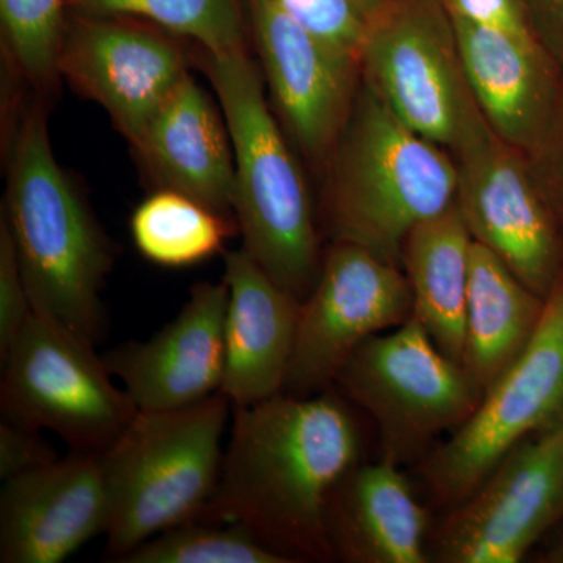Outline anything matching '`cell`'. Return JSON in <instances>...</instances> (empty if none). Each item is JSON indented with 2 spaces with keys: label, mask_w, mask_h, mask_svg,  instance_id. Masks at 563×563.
<instances>
[{
  "label": "cell",
  "mask_w": 563,
  "mask_h": 563,
  "mask_svg": "<svg viewBox=\"0 0 563 563\" xmlns=\"http://www.w3.org/2000/svg\"><path fill=\"white\" fill-rule=\"evenodd\" d=\"M232 413L217 490L196 521L240 526L292 563L335 561L325 510L363 453L346 401L332 388L279 393Z\"/></svg>",
  "instance_id": "cell-1"
},
{
  "label": "cell",
  "mask_w": 563,
  "mask_h": 563,
  "mask_svg": "<svg viewBox=\"0 0 563 563\" xmlns=\"http://www.w3.org/2000/svg\"><path fill=\"white\" fill-rule=\"evenodd\" d=\"M2 220L33 309L98 343L106 333L101 292L114 247L55 161L41 103L25 110L13 132Z\"/></svg>",
  "instance_id": "cell-2"
},
{
  "label": "cell",
  "mask_w": 563,
  "mask_h": 563,
  "mask_svg": "<svg viewBox=\"0 0 563 563\" xmlns=\"http://www.w3.org/2000/svg\"><path fill=\"white\" fill-rule=\"evenodd\" d=\"M457 188V165L407 128L365 79L332 158L325 220L333 242L398 265L409 233L451 209Z\"/></svg>",
  "instance_id": "cell-3"
},
{
  "label": "cell",
  "mask_w": 563,
  "mask_h": 563,
  "mask_svg": "<svg viewBox=\"0 0 563 563\" xmlns=\"http://www.w3.org/2000/svg\"><path fill=\"white\" fill-rule=\"evenodd\" d=\"M202 66L231 135L233 211L243 250L301 302L317 284L324 255L309 191L266 102L263 70L247 52H203Z\"/></svg>",
  "instance_id": "cell-4"
},
{
  "label": "cell",
  "mask_w": 563,
  "mask_h": 563,
  "mask_svg": "<svg viewBox=\"0 0 563 563\" xmlns=\"http://www.w3.org/2000/svg\"><path fill=\"white\" fill-rule=\"evenodd\" d=\"M231 412L222 391L184 409L139 410L102 453L110 561H120L157 533L198 520L220 481Z\"/></svg>",
  "instance_id": "cell-5"
},
{
  "label": "cell",
  "mask_w": 563,
  "mask_h": 563,
  "mask_svg": "<svg viewBox=\"0 0 563 563\" xmlns=\"http://www.w3.org/2000/svg\"><path fill=\"white\" fill-rule=\"evenodd\" d=\"M335 385L376 422L383 457L401 466L421 462L484 398L465 366L444 354L415 317L362 343Z\"/></svg>",
  "instance_id": "cell-6"
},
{
  "label": "cell",
  "mask_w": 563,
  "mask_h": 563,
  "mask_svg": "<svg viewBox=\"0 0 563 563\" xmlns=\"http://www.w3.org/2000/svg\"><path fill=\"white\" fill-rule=\"evenodd\" d=\"M96 343L57 318L33 309L3 363V415L62 437L70 450L102 454L131 424L139 407Z\"/></svg>",
  "instance_id": "cell-7"
},
{
  "label": "cell",
  "mask_w": 563,
  "mask_h": 563,
  "mask_svg": "<svg viewBox=\"0 0 563 563\" xmlns=\"http://www.w3.org/2000/svg\"><path fill=\"white\" fill-rule=\"evenodd\" d=\"M563 413V273L539 328L512 365L450 439L418 465L435 504L457 506L499 461Z\"/></svg>",
  "instance_id": "cell-8"
},
{
  "label": "cell",
  "mask_w": 563,
  "mask_h": 563,
  "mask_svg": "<svg viewBox=\"0 0 563 563\" xmlns=\"http://www.w3.org/2000/svg\"><path fill=\"white\" fill-rule=\"evenodd\" d=\"M361 65L393 113L422 139L455 151L487 124L463 73L453 22L432 0L390 7L373 21Z\"/></svg>",
  "instance_id": "cell-9"
},
{
  "label": "cell",
  "mask_w": 563,
  "mask_h": 563,
  "mask_svg": "<svg viewBox=\"0 0 563 563\" xmlns=\"http://www.w3.org/2000/svg\"><path fill=\"white\" fill-rule=\"evenodd\" d=\"M563 517V413L514 446L432 532V561L517 563Z\"/></svg>",
  "instance_id": "cell-10"
},
{
  "label": "cell",
  "mask_w": 563,
  "mask_h": 563,
  "mask_svg": "<svg viewBox=\"0 0 563 563\" xmlns=\"http://www.w3.org/2000/svg\"><path fill=\"white\" fill-rule=\"evenodd\" d=\"M413 312L406 274L358 244L333 242L320 276L301 303L284 391L317 395L332 388L347 358L366 340L398 328Z\"/></svg>",
  "instance_id": "cell-11"
},
{
  "label": "cell",
  "mask_w": 563,
  "mask_h": 563,
  "mask_svg": "<svg viewBox=\"0 0 563 563\" xmlns=\"http://www.w3.org/2000/svg\"><path fill=\"white\" fill-rule=\"evenodd\" d=\"M455 152V202L474 242L484 244L518 279L547 298L563 273V235L531 163L488 124Z\"/></svg>",
  "instance_id": "cell-12"
},
{
  "label": "cell",
  "mask_w": 563,
  "mask_h": 563,
  "mask_svg": "<svg viewBox=\"0 0 563 563\" xmlns=\"http://www.w3.org/2000/svg\"><path fill=\"white\" fill-rule=\"evenodd\" d=\"M58 73L110 114L132 146L188 74L179 43L132 18L76 14L63 38Z\"/></svg>",
  "instance_id": "cell-13"
},
{
  "label": "cell",
  "mask_w": 563,
  "mask_h": 563,
  "mask_svg": "<svg viewBox=\"0 0 563 563\" xmlns=\"http://www.w3.org/2000/svg\"><path fill=\"white\" fill-rule=\"evenodd\" d=\"M228 302L224 279L196 284L184 309L161 332L102 355L139 410L184 409L221 391Z\"/></svg>",
  "instance_id": "cell-14"
},
{
  "label": "cell",
  "mask_w": 563,
  "mask_h": 563,
  "mask_svg": "<svg viewBox=\"0 0 563 563\" xmlns=\"http://www.w3.org/2000/svg\"><path fill=\"white\" fill-rule=\"evenodd\" d=\"M109 488L102 454L79 453L3 481L0 562L60 563L106 533Z\"/></svg>",
  "instance_id": "cell-15"
},
{
  "label": "cell",
  "mask_w": 563,
  "mask_h": 563,
  "mask_svg": "<svg viewBox=\"0 0 563 563\" xmlns=\"http://www.w3.org/2000/svg\"><path fill=\"white\" fill-rule=\"evenodd\" d=\"M263 77L299 144L313 157L335 147L361 63L307 31L274 0H250Z\"/></svg>",
  "instance_id": "cell-16"
},
{
  "label": "cell",
  "mask_w": 563,
  "mask_h": 563,
  "mask_svg": "<svg viewBox=\"0 0 563 563\" xmlns=\"http://www.w3.org/2000/svg\"><path fill=\"white\" fill-rule=\"evenodd\" d=\"M463 73L492 132L533 157L553 128L563 76L536 36L479 27L450 13Z\"/></svg>",
  "instance_id": "cell-17"
},
{
  "label": "cell",
  "mask_w": 563,
  "mask_h": 563,
  "mask_svg": "<svg viewBox=\"0 0 563 563\" xmlns=\"http://www.w3.org/2000/svg\"><path fill=\"white\" fill-rule=\"evenodd\" d=\"M224 261L229 302L221 391L232 407H246L284 391L301 302L246 251L225 252Z\"/></svg>",
  "instance_id": "cell-18"
},
{
  "label": "cell",
  "mask_w": 563,
  "mask_h": 563,
  "mask_svg": "<svg viewBox=\"0 0 563 563\" xmlns=\"http://www.w3.org/2000/svg\"><path fill=\"white\" fill-rule=\"evenodd\" d=\"M325 526L335 561L432 562L431 514L401 465L388 459L358 462L344 474L329 498Z\"/></svg>",
  "instance_id": "cell-19"
},
{
  "label": "cell",
  "mask_w": 563,
  "mask_h": 563,
  "mask_svg": "<svg viewBox=\"0 0 563 563\" xmlns=\"http://www.w3.org/2000/svg\"><path fill=\"white\" fill-rule=\"evenodd\" d=\"M224 122L187 74L133 147L161 190L190 196L225 217L235 199V163Z\"/></svg>",
  "instance_id": "cell-20"
},
{
  "label": "cell",
  "mask_w": 563,
  "mask_h": 563,
  "mask_svg": "<svg viewBox=\"0 0 563 563\" xmlns=\"http://www.w3.org/2000/svg\"><path fill=\"white\" fill-rule=\"evenodd\" d=\"M544 303L547 298L473 240L462 363L484 393L531 342Z\"/></svg>",
  "instance_id": "cell-21"
},
{
  "label": "cell",
  "mask_w": 563,
  "mask_h": 563,
  "mask_svg": "<svg viewBox=\"0 0 563 563\" xmlns=\"http://www.w3.org/2000/svg\"><path fill=\"white\" fill-rule=\"evenodd\" d=\"M473 235L457 202L417 225L402 244L404 274L412 292V317L437 346L463 362ZM463 365V363H462Z\"/></svg>",
  "instance_id": "cell-22"
},
{
  "label": "cell",
  "mask_w": 563,
  "mask_h": 563,
  "mask_svg": "<svg viewBox=\"0 0 563 563\" xmlns=\"http://www.w3.org/2000/svg\"><path fill=\"white\" fill-rule=\"evenodd\" d=\"M131 233L144 258L185 268L218 254L231 235L224 214L173 190L154 192L133 211Z\"/></svg>",
  "instance_id": "cell-23"
},
{
  "label": "cell",
  "mask_w": 563,
  "mask_h": 563,
  "mask_svg": "<svg viewBox=\"0 0 563 563\" xmlns=\"http://www.w3.org/2000/svg\"><path fill=\"white\" fill-rule=\"evenodd\" d=\"M70 13L140 18L211 55L246 52L240 0H69Z\"/></svg>",
  "instance_id": "cell-24"
},
{
  "label": "cell",
  "mask_w": 563,
  "mask_h": 563,
  "mask_svg": "<svg viewBox=\"0 0 563 563\" xmlns=\"http://www.w3.org/2000/svg\"><path fill=\"white\" fill-rule=\"evenodd\" d=\"M69 11V0H0L7 58L38 91L49 90L60 76Z\"/></svg>",
  "instance_id": "cell-25"
},
{
  "label": "cell",
  "mask_w": 563,
  "mask_h": 563,
  "mask_svg": "<svg viewBox=\"0 0 563 563\" xmlns=\"http://www.w3.org/2000/svg\"><path fill=\"white\" fill-rule=\"evenodd\" d=\"M120 563H292L233 525L192 521L177 526L121 558Z\"/></svg>",
  "instance_id": "cell-26"
},
{
  "label": "cell",
  "mask_w": 563,
  "mask_h": 563,
  "mask_svg": "<svg viewBox=\"0 0 563 563\" xmlns=\"http://www.w3.org/2000/svg\"><path fill=\"white\" fill-rule=\"evenodd\" d=\"M332 49L361 63L369 24L354 0H274Z\"/></svg>",
  "instance_id": "cell-27"
},
{
  "label": "cell",
  "mask_w": 563,
  "mask_h": 563,
  "mask_svg": "<svg viewBox=\"0 0 563 563\" xmlns=\"http://www.w3.org/2000/svg\"><path fill=\"white\" fill-rule=\"evenodd\" d=\"M32 312L16 247L5 221L0 220V361L10 351Z\"/></svg>",
  "instance_id": "cell-28"
},
{
  "label": "cell",
  "mask_w": 563,
  "mask_h": 563,
  "mask_svg": "<svg viewBox=\"0 0 563 563\" xmlns=\"http://www.w3.org/2000/svg\"><path fill=\"white\" fill-rule=\"evenodd\" d=\"M58 461L40 431L3 417L0 422V479L9 481Z\"/></svg>",
  "instance_id": "cell-29"
},
{
  "label": "cell",
  "mask_w": 563,
  "mask_h": 563,
  "mask_svg": "<svg viewBox=\"0 0 563 563\" xmlns=\"http://www.w3.org/2000/svg\"><path fill=\"white\" fill-rule=\"evenodd\" d=\"M448 11L479 27L533 36L518 0H448Z\"/></svg>",
  "instance_id": "cell-30"
},
{
  "label": "cell",
  "mask_w": 563,
  "mask_h": 563,
  "mask_svg": "<svg viewBox=\"0 0 563 563\" xmlns=\"http://www.w3.org/2000/svg\"><path fill=\"white\" fill-rule=\"evenodd\" d=\"M531 165L563 235V98L550 135Z\"/></svg>",
  "instance_id": "cell-31"
},
{
  "label": "cell",
  "mask_w": 563,
  "mask_h": 563,
  "mask_svg": "<svg viewBox=\"0 0 563 563\" xmlns=\"http://www.w3.org/2000/svg\"><path fill=\"white\" fill-rule=\"evenodd\" d=\"M529 29L563 76V0H518Z\"/></svg>",
  "instance_id": "cell-32"
},
{
  "label": "cell",
  "mask_w": 563,
  "mask_h": 563,
  "mask_svg": "<svg viewBox=\"0 0 563 563\" xmlns=\"http://www.w3.org/2000/svg\"><path fill=\"white\" fill-rule=\"evenodd\" d=\"M537 562L563 563V517L539 543Z\"/></svg>",
  "instance_id": "cell-33"
},
{
  "label": "cell",
  "mask_w": 563,
  "mask_h": 563,
  "mask_svg": "<svg viewBox=\"0 0 563 563\" xmlns=\"http://www.w3.org/2000/svg\"><path fill=\"white\" fill-rule=\"evenodd\" d=\"M354 2L357 3L358 10L362 11L368 24L383 16L385 11L391 7L390 0H354Z\"/></svg>",
  "instance_id": "cell-34"
}]
</instances>
